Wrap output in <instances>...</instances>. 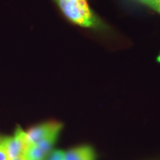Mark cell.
<instances>
[{
  "label": "cell",
  "instance_id": "6da1fadb",
  "mask_svg": "<svg viewBox=\"0 0 160 160\" xmlns=\"http://www.w3.org/2000/svg\"><path fill=\"white\" fill-rule=\"evenodd\" d=\"M71 22L86 28H102V22L92 11L88 0H54Z\"/></svg>",
  "mask_w": 160,
  "mask_h": 160
},
{
  "label": "cell",
  "instance_id": "7a4b0ae2",
  "mask_svg": "<svg viewBox=\"0 0 160 160\" xmlns=\"http://www.w3.org/2000/svg\"><path fill=\"white\" fill-rule=\"evenodd\" d=\"M2 142L5 146L9 160L23 155L27 146L29 145L27 132L18 125L13 134L11 137H5L2 139Z\"/></svg>",
  "mask_w": 160,
  "mask_h": 160
},
{
  "label": "cell",
  "instance_id": "3957f363",
  "mask_svg": "<svg viewBox=\"0 0 160 160\" xmlns=\"http://www.w3.org/2000/svg\"><path fill=\"white\" fill-rule=\"evenodd\" d=\"M63 125L59 122L50 121L34 126L27 131L29 144H35L57 131H61Z\"/></svg>",
  "mask_w": 160,
  "mask_h": 160
},
{
  "label": "cell",
  "instance_id": "277c9868",
  "mask_svg": "<svg viewBox=\"0 0 160 160\" xmlns=\"http://www.w3.org/2000/svg\"><path fill=\"white\" fill-rule=\"evenodd\" d=\"M65 160H95V153L90 146H79L66 151Z\"/></svg>",
  "mask_w": 160,
  "mask_h": 160
},
{
  "label": "cell",
  "instance_id": "5b68a950",
  "mask_svg": "<svg viewBox=\"0 0 160 160\" xmlns=\"http://www.w3.org/2000/svg\"><path fill=\"white\" fill-rule=\"evenodd\" d=\"M22 156L26 160H44L48 154L40 149L36 144H29Z\"/></svg>",
  "mask_w": 160,
  "mask_h": 160
},
{
  "label": "cell",
  "instance_id": "8992f818",
  "mask_svg": "<svg viewBox=\"0 0 160 160\" xmlns=\"http://www.w3.org/2000/svg\"><path fill=\"white\" fill-rule=\"evenodd\" d=\"M60 131H57L54 133H51V135L48 136L45 139H42L41 141L35 143L40 149L42 150L45 153L48 154L49 152L51 151L52 148H53V145L57 141L58 137H59Z\"/></svg>",
  "mask_w": 160,
  "mask_h": 160
},
{
  "label": "cell",
  "instance_id": "52a82bcc",
  "mask_svg": "<svg viewBox=\"0 0 160 160\" xmlns=\"http://www.w3.org/2000/svg\"><path fill=\"white\" fill-rule=\"evenodd\" d=\"M48 160H65V152L61 150L53 151L49 156Z\"/></svg>",
  "mask_w": 160,
  "mask_h": 160
},
{
  "label": "cell",
  "instance_id": "ba28073f",
  "mask_svg": "<svg viewBox=\"0 0 160 160\" xmlns=\"http://www.w3.org/2000/svg\"><path fill=\"white\" fill-rule=\"evenodd\" d=\"M136 1L149 6L154 10L157 9L158 6L160 5V0H136Z\"/></svg>",
  "mask_w": 160,
  "mask_h": 160
},
{
  "label": "cell",
  "instance_id": "9c48e42d",
  "mask_svg": "<svg viewBox=\"0 0 160 160\" xmlns=\"http://www.w3.org/2000/svg\"><path fill=\"white\" fill-rule=\"evenodd\" d=\"M0 160H9L7 151H6V149L3 143L2 142V140L0 142Z\"/></svg>",
  "mask_w": 160,
  "mask_h": 160
},
{
  "label": "cell",
  "instance_id": "30bf717a",
  "mask_svg": "<svg viewBox=\"0 0 160 160\" xmlns=\"http://www.w3.org/2000/svg\"><path fill=\"white\" fill-rule=\"evenodd\" d=\"M13 160H26V159L23 157V156H21V157L16 158V159H13Z\"/></svg>",
  "mask_w": 160,
  "mask_h": 160
},
{
  "label": "cell",
  "instance_id": "8fae6325",
  "mask_svg": "<svg viewBox=\"0 0 160 160\" xmlns=\"http://www.w3.org/2000/svg\"><path fill=\"white\" fill-rule=\"evenodd\" d=\"M156 11H158V12H159V13H160V5H159V6H158V7H157V8L156 9Z\"/></svg>",
  "mask_w": 160,
  "mask_h": 160
},
{
  "label": "cell",
  "instance_id": "7c38bea8",
  "mask_svg": "<svg viewBox=\"0 0 160 160\" xmlns=\"http://www.w3.org/2000/svg\"><path fill=\"white\" fill-rule=\"evenodd\" d=\"M158 60H159V61H160V56L159 57H158Z\"/></svg>",
  "mask_w": 160,
  "mask_h": 160
},
{
  "label": "cell",
  "instance_id": "4fadbf2b",
  "mask_svg": "<svg viewBox=\"0 0 160 160\" xmlns=\"http://www.w3.org/2000/svg\"><path fill=\"white\" fill-rule=\"evenodd\" d=\"M2 138H1V137H0V142H1V140H2Z\"/></svg>",
  "mask_w": 160,
  "mask_h": 160
}]
</instances>
